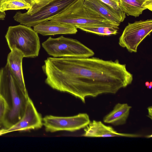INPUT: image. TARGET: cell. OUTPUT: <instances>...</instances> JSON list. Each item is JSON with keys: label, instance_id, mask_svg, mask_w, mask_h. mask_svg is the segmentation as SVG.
Returning a JSON list of instances; mask_svg holds the SVG:
<instances>
[{"label": "cell", "instance_id": "d4e9b609", "mask_svg": "<svg viewBox=\"0 0 152 152\" xmlns=\"http://www.w3.org/2000/svg\"></svg>", "mask_w": 152, "mask_h": 152}, {"label": "cell", "instance_id": "7c38bea8", "mask_svg": "<svg viewBox=\"0 0 152 152\" xmlns=\"http://www.w3.org/2000/svg\"><path fill=\"white\" fill-rule=\"evenodd\" d=\"M11 50L7 56V64L21 89L24 92H28L22 70V61L24 55L21 52L16 48H13Z\"/></svg>", "mask_w": 152, "mask_h": 152}, {"label": "cell", "instance_id": "277c9868", "mask_svg": "<svg viewBox=\"0 0 152 152\" xmlns=\"http://www.w3.org/2000/svg\"><path fill=\"white\" fill-rule=\"evenodd\" d=\"M42 46L49 55L54 57L88 58L94 54L92 50L77 40L63 36L50 37Z\"/></svg>", "mask_w": 152, "mask_h": 152}, {"label": "cell", "instance_id": "ba28073f", "mask_svg": "<svg viewBox=\"0 0 152 152\" xmlns=\"http://www.w3.org/2000/svg\"><path fill=\"white\" fill-rule=\"evenodd\" d=\"M42 119L41 114L37 112L33 102L29 98L21 118L15 124L5 129L4 134L14 131L40 128L43 125Z\"/></svg>", "mask_w": 152, "mask_h": 152}, {"label": "cell", "instance_id": "ffe728a7", "mask_svg": "<svg viewBox=\"0 0 152 152\" xmlns=\"http://www.w3.org/2000/svg\"><path fill=\"white\" fill-rule=\"evenodd\" d=\"M148 116L151 119H152V107H148Z\"/></svg>", "mask_w": 152, "mask_h": 152}, {"label": "cell", "instance_id": "8fae6325", "mask_svg": "<svg viewBox=\"0 0 152 152\" xmlns=\"http://www.w3.org/2000/svg\"><path fill=\"white\" fill-rule=\"evenodd\" d=\"M33 27L36 32L43 36L73 34L77 32V28L74 26L51 20L40 22Z\"/></svg>", "mask_w": 152, "mask_h": 152}, {"label": "cell", "instance_id": "6da1fadb", "mask_svg": "<svg viewBox=\"0 0 152 152\" xmlns=\"http://www.w3.org/2000/svg\"><path fill=\"white\" fill-rule=\"evenodd\" d=\"M0 95L7 105V109L2 124L7 129L21 118L30 98L28 92L21 89L7 64L0 70Z\"/></svg>", "mask_w": 152, "mask_h": 152}, {"label": "cell", "instance_id": "9c48e42d", "mask_svg": "<svg viewBox=\"0 0 152 152\" xmlns=\"http://www.w3.org/2000/svg\"><path fill=\"white\" fill-rule=\"evenodd\" d=\"M83 5L85 7L115 23L120 24L126 18V14L121 9L115 10L98 0H84Z\"/></svg>", "mask_w": 152, "mask_h": 152}, {"label": "cell", "instance_id": "5b68a950", "mask_svg": "<svg viewBox=\"0 0 152 152\" xmlns=\"http://www.w3.org/2000/svg\"><path fill=\"white\" fill-rule=\"evenodd\" d=\"M77 0H54L32 15L20 12L16 13L14 20L25 26L34 27L39 23L48 20L62 12Z\"/></svg>", "mask_w": 152, "mask_h": 152}, {"label": "cell", "instance_id": "ac0fdd59", "mask_svg": "<svg viewBox=\"0 0 152 152\" xmlns=\"http://www.w3.org/2000/svg\"><path fill=\"white\" fill-rule=\"evenodd\" d=\"M7 109V105L5 101L0 95V125L3 124Z\"/></svg>", "mask_w": 152, "mask_h": 152}, {"label": "cell", "instance_id": "7a4b0ae2", "mask_svg": "<svg viewBox=\"0 0 152 152\" xmlns=\"http://www.w3.org/2000/svg\"><path fill=\"white\" fill-rule=\"evenodd\" d=\"M84 0H77L50 20L79 26H107L118 28L120 24L106 19L96 12L85 7Z\"/></svg>", "mask_w": 152, "mask_h": 152}, {"label": "cell", "instance_id": "484cf974", "mask_svg": "<svg viewBox=\"0 0 152 152\" xmlns=\"http://www.w3.org/2000/svg\"><path fill=\"white\" fill-rule=\"evenodd\" d=\"M1 0V1H2V0Z\"/></svg>", "mask_w": 152, "mask_h": 152}, {"label": "cell", "instance_id": "cb8c5ba5", "mask_svg": "<svg viewBox=\"0 0 152 152\" xmlns=\"http://www.w3.org/2000/svg\"><path fill=\"white\" fill-rule=\"evenodd\" d=\"M1 0H0V6H1Z\"/></svg>", "mask_w": 152, "mask_h": 152}, {"label": "cell", "instance_id": "5bb4252c", "mask_svg": "<svg viewBox=\"0 0 152 152\" xmlns=\"http://www.w3.org/2000/svg\"><path fill=\"white\" fill-rule=\"evenodd\" d=\"M131 108L132 107L127 103H117L113 110L104 117V122L115 126L125 124Z\"/></svg>", "mask_w": 152, "mask_h": 152}, {"label": "cell", "instance_id": "9a60e30c", "mask_svg": "<svg viewBox=\"0 0 152 152\" xmlns=\"http://www.w3.org/2000/svg\"><path fill=\"white\" fill-rule=\"evenodd\" d=\"M76 28L87 32L102 36L116 34L119 28L107 26H79Z\"/></svg>", "mask_w": 152, "mask_h": 152}, {"label": "cell", "instance_id": "8992f818", "mask_svg": "<svg viewBox=\"0 0 152 152\" xmlns=\"http://www.w3.org/2000/svg\"><path fill=\"white\" fill-rule=\"evenodd\" d=\"M152 31L151 19L129 23L119 38V44L130 52L136 53L139 45Z\"/></svg>", "mask_w": 152, "mask_h": 152}, {"label": "cell", "instance_id": "2e32d148", "mask_svg": "<svg viewBox=\"0 0 152 152\" xmlns=\"http://www.w3.org/2000/svg\"><path fill=\"white\" fill-rule=\"evenodd\" d=\"M30 7L29 4L20 0H2L0 10L5 12L10 10L28 9Z\"/></svg>", "mask_w": 152, "mask_h": 152}, {"label": "cell", "instance_id": "44dd1931", "mask_svg": "<svg viewBox=\"0 0 152 152\" xmlns=\"http://www.w3.org/2000/svg\"><path fill=\"white\" fill-rule=\"evenodd\" d=\"M6 129L4 127L2 128L0 127V135H3L4 134V132Z\"/></svg>", "mask_w": 152, "mask_h": 152}, {"label": "cell", "instance_id": "d6986e66", "mask_svg": "<svg viewBox=\"0 0 152 152\" xmlns=\"http://www.w3.org/2000/svg\"><path fill=\"white\" fill-rule=\"evenodd\" d=\"M110 6L116 10L121 9L120 6V0H98Z\"/></svg>", "mask_w": 152, "mask_h": 152}, {"label": "cell", "instance_id": "3957f363", "mask_svg": "<svg viewBox=\"0 0 152 152\" xmlns=\"http://www.w3.org/2000/svg\"><path fill=\"white\" fill-rule=\"evenodd\" d=\"M5 37L10 50L18 49L24 57L35 58L38 56L39 38L38 33L31 27L23 25L9 26Z\"/></svg>", "mask_w": 152, "mask_h": 152}, {"label": "cell", "instance_id": "603a6c76", "mask_svg": "<svg viewBox=\"0 0 152 152\" xmlns=\"http://www.w3.org/2000/svg\"><path fill=\"white\" fill-rule=\"evenodd\" d=\"M149 84L150 83L148 82H146L145 83V85L147 87H148V86L149 85Z\"/></svg>", "mask_w": 152, "mask_h": 152}, {"label": "cell", "instance_id": "4fadbf2b", "mask_svg": "<svg viewBox=\"0 0 152 152\" xmlns=\"http://www.w3.org/2000/svg\"><path fill=\"white\" fill-rule=\"evenodd\" d=\"M120 6L126 15L137 17L147 9L152 11V0H120Z\"/></svg>", "mask_w": 152, "mask_h": 152}, {"label": "cell", "instance_id": "7402d4cb", "mask_svg": "<svg viewBox=\"0 0 152 152\" xmlns=\"http://www.w3.org/2000/svg\"><path fill=\"white\" fill-rule=\"evenodd\" d=\"M152 82H151L150 83L149 85L147 87V88H149V89H151V87H152Z\"/></svg>", "mask_w": 152, "mask_h": 152}, {"label": "cell", "instance_id": "e0dca14e", "mask_svg": "<svg viewBox=\"0 0 152 152\" xmlns=\"http://www.w3.org/2000/svg\"><path fill=\"white\" fill-rule=\"evenodd\" d=\"M29 4L30 7L26 13L32 15L54 0H20Z\"/></svg>", "mask_w": 152, "mask_h": 152}, {"label": "cell", "instance_id": "30bf717a", "mask_svg": "<svg viewBox=\"0 0 152 152\" xmlns=\"http://www.w3.org/2000/svg\"><path fill=\"white\" fill-rule=\"evenodd\" d=\"M84 132L82 136L89 137H137L140 135L120 133L113 128L106 126L101 121L93 120L84 128Z\"/></svg>", "mask_w": 152, "mask_h": 152}, {"label": "cell", "instance_id": "52a82bcc", "mask_svg": "<svg viewBox=\"0 0 152 152\" xmlns=\"http://www.w3.org/2000/svg\"><path fill=\"white\" fill-rule=\"evenodd\" d=\"M42 120L45 131L51 132L61 131L74 132L84 128L91 121L86 113L68 117L48 115Z\"/></svg>", "mask_w": 152, "mask_h": 152}]
</instances>
